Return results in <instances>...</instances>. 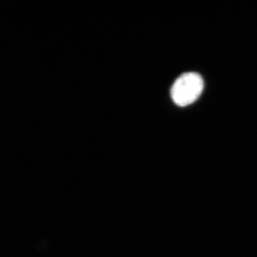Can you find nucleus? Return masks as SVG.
<instances>
[{
    "mask_svg": "<svg viewBox=\"0 0 257 257\" xmlns=\"http://www.w3.org/2000/svg\"><path fill=\"white\" fill-rule=\"evenodd\" d=\"M204 89L200 74L187 72L177 79L171 89L172 100L179 106H188L197 101Z\"/></svg>",
    "mask_w": 257,
    "mask_h": 257,
    "instance_id": "obj_1",
    "label": "nucleus"
}]
</instances>
